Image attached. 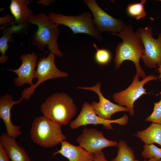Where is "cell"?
<instances>
[{
    "label": "cell",
    "instance_id": "1",
    "mask_svg": "<svg viewBox=\"0 0 161 161\" xmlns=\"http://www.w3.org/2000/svg\"><path fill=\"white\" fill-rule=\"evenodd\" d=\"M118 36L123 40L116 47L114 60L115 69H119L123 62L129 60L134 64L136 74L139 78H145L146 75L140 64V61L144 53L142 42L134 31L130 22L119 33H110Z\"/></svg>",
    "mask_w": 161,
    "mask_h": 161
},
{
    "label": "cell",
    "instance_id": "2",
    "mask_svg": "<svg viewBox=\"0 0 161 161\" xmlns=\"http://www.w3.org/2000/svg\"><path fill=\"white\" fill-rule=\"evenodd\" d=\"M43 116L61 126L66 125L77 112L72 98L65 92H57L46 99L40 106Z\"/></svg>",
    "mask_w": 161,
    "mask_h": 161
},
{
    "label": "cell",
    "instance_id": "3",
    "mask_svg": "<svg viewBox=\"0 0 161 161\" xmlns=\"http://www.w3.org/2000/svg\"><path fill=\"white\" fill-rule=\"evenodd\" d=\"M29 23L36 25L38 28L33 36V44L40 49L47 46L50 53L61 57L63 54L59 49L57 43L60 32L58 24L53 22L44 13L33 15Z\"/></svg>",
    "mask_w": 161,
    "mask_h": 161
},
{
    "label": "cell",
    "instance_id": "4",
    "mask_svg": "<svg viewBox=\"0 0 161 161\" xmlns=\"http://www.w3.org/2000/svg\"><path fill=\"white\" fill-rule=\"evenodd\" d=\"M61 126L44 116L37 117L32 124L30 138L35 143L41 147H52L66 139L62 132Z\"/></svg>",
    "mask_w": 161,
    "mask_h": 161
},
{
    "label": "cell",
    "instance_id": "5",
    "mask_svg": "<svg viewBox=\"0 0 161 161\" xmlns=\"http://www.w3.org/2000/svg\"><path fill=\"white\" fill-rule=\"evenodd\" d=\"M48 16L53 22L65 25L72 31L74 34L85 33L102 41L103 38L95 24L93 16L89 12H84L77 16H66L61 13L49 12Z\"/></svg>",
    "mask_w": 161,
    "mask_h": 161
},
{
    "label": "cell",
    "instance_id": "6",
    "mask_svg": "<svg viewBox=\"0 0 161 161\" xmlns=\"http://www.w3.org/2000/svg\"><path fill=\"white\" fill-rule=\"evenodd\" d=\"M55 56L50 52L46 57L44 56L38 60L34 75L37 80L33 86L24 88L20 98L22 100H29L37 87L44 82L55 78L68 77L67 73L59 70L57 67Z\"/></svg>",
    "mask_w": 161,
    "mask_h": 161
},
{
    "label": "cell",
    "instance_id": "7",
    "mask_svg": "<svg viewBox=\"0 0 161 161\" xmlns=\"http://www.w3.org/2000/svg\"><path fill=\"white\" fill-rule=\"evenodd\" d=\"M136 32L144 47V53L141 59L145 66L150 68L158 67L161 65V33L155 38L151 27H140Z\"/></svg>",
    "mask_w": 161,
    "mask_h": 161
},
{
    "label": "cell",
    "instance_id": "8",
    "mask_svg": "<svg viewBox=\"0 0 161 161\" xmlns=\"http://www.w3.org/2000/svg\"><path fill=\"white\" fill-rule=\"evenodd\" d=\"M139 78L136 74L131 84L127 88L114 93L112 96L114 100L118 105L126 106L129 114L132 116L134 114V103L142 95L147 94L144 85L149 81L157 80L158 78L154 75H149L140 81Z\"/></svg>",
    "mask_w": 161,
    "mask_h": 161
},
{
    "label": "cell",
    "instance_id": "9",
    "mask_svg": "<svg viewBox=\"0 0 161 161\" xmlns=\"http://www.w3.org/2000/svg\"><path fill=\"white\" fill-rule=\"evenodd\" d=\"M83 2L92 12L94 23L100 34L106 32L119 33L126 25L122 20L115 18L105 12L96 0H84Z\"/></svg>",
    "mask_w": 161,
    "mask_h": 161
},
{
    "label": "cell",
    "instance_id": "10",
    "mask_svg": "<svg viewBox=\"0 0 161 161\" xmlns=\"http://www.w3.org/2000/svg\"><path fill=\"white\" fill-rule=\"evenodd\" d=\"M128 121L129 117L127 114L116 119L110 120L103 119L95 114L91 104L85 101L78 115L75 120L70 122V126L72 129H75L88 124L95 125L101 124L105 129H113L111 123H116L124 125L127 124Z\"/></svg>",
    "mask_w": 161,
    "mask_h": 161
},
{
    "label": "cell",
    "instance_id": "11",
    "mask_svg": "<svg viewBox=\"0 0 161 161\" xmlns=\"http://www.w3.org/2000/svg\"><path fill=\"white\" fill-rule=\"evenodd\" d=\"M76 140L80 146L91 153L102 151L107 147L117 146L118 144L116 141L106 138L103 132L86 126L84 127L82 134Z\"/></svg>",
    "mask_w": 161,
    "mask_h": 161
},
{
    "label": "cell",
    "instance_id": "12",
    "mask_svg": "<svg viewBox=\"0 0 161 161\" xmlns=\"http://www.w3.org/2000/svg\"><path fill=\"white\" fill-rule=\"evenodd\" d=\"M101 83L98 82L91 87H78L77 88L92 91L98 95V102L93 101L91 105L95 114L100 118L105 120H111V117L115 113L120 112H128L126 107L116 104L105 98L101 92Z\"/></svg>",
    "mask_w": 161,
    "mask_h": 161
},
{
    "label": "cell",
    "instance_id": "13",
    "mask_svg": "<svg viewBox=\"0 0 161 161\" xmlns=\"http://www.w3.org/2000/svg\"><path fill=\"white\" fill-rule=\"evenodd\" d=\"M37 55L34 52L22 55L20 59L22 61L21 66L17 69H7V71L14 72L17 75L14 79L15 85L17 86H22L25 84L33 86L34 78L35 68L37 63Z\"/></svg>",
    "mask_w": 161,
    "mask_h": 161
},
{
    "label": "cell",
    "instance_id": "14",
    "mask_svg": "<svg viewBox=\"0 0 161 161\" xmlns=\"http://www.w3.org/2000/svg\"><path fill=\"white\" fill-rule=\"evenodd\" d=\"M13 99L12 96L8 94L0 97V118L5 125L7 134L16 139L21 134V132L20 127L15 125L11 121V110L14 105L20 103L23 100L20 98L14 101Z\"/></svg>",
    "mask_w": 161,
    "mask_h": 161
},
{
    "label": "cell",
    "instance_id": "15",
    "mask_svg": "<svg viewBox=\"0 0 161 161\" xmlns=\"http://www.w3.org/2000/svg\"><path fill=\"white\" fill-rule=\"evenodd\" d=\"M0 143L4 148L11 161H31L23 147L20 146L15 139L4 133L0 137Z\"/></svg>",
    "mask_w": 161,
    "mask_h": 161
},
{
    "label": "cell",
    "instance_id": "16",
    "mask_svg": "<svg viewBox=\"0 0 161 161\" xmlns=\"http://www.w3.org/2000/svg\"><path fill=\"white\" fill-rule=\"evenodd\" d=\"M32 1L29 0H11L10 9L15 18V24L25 27L29 23L30 19L34 15L32 10L28 7Z\"/></svg>",
    "mask_w": 161,
    "mask_h": 161
},
{
    "label": "cell",
    "instance_id": "17",
    "mask_svg": "<svg viewBox=\"0 0 161 161\" xmlns=\"http://www.w3.org/2000/svg\"><path fill=\"white\" fill-rule=\"evenodd\" d=\"M61 149L53 153V156L59 154L69 161H90L93 153L89 152L80 146H75L66 140L61 142Z\"/></svg>",
    "mask_w": 161,
    "mask_h": 161
},
{
    "label": "cell",
    "instance_id": "18",
    "mask_svg": "<svg viewBox=\"0 0 161 161\" xmlns=\"http://www.w3.org/2000/svg\"><path fill=\"white\" fill-rule=\"evenodd\" d=\"M134 135L140 138L145 144L157 143L161 146V124L152 123L145 129L137 131Z\"/></svg>",
    "mask_w": 161,
    "mask_h": 161
},
{
    "label": "cell",
    "instance_id": "19",
    "mask_svg": "<svg viewBox=\"0 0 161 161\" xmlns=\"http://www.w3.org/2000/svg\"><path fill=\"white\" fill-rule=\"evenodd\" d=\"M24 27L16 25L13 23L7 27L2 29L3 34L0 38V52L1 54L0 57V63H4L9 58V57L6 55L5 52L9 47V41H13L12 35L20 32Z\"/></svg>",
    "mask_w": 161,
    "mask_h": 161
},
{
    "label": "cell",
    "instance_id": "20",
    "mask_svg": "<svg viewBox=\"0 0 161 161\" xmlns=\"http://www.w3.org/2000/svg\"><path fill=\"white\" fill-rule=\"evenodd\" d=\"M118 151L117 156L110 161H134V151L125 141L121 140L118 143Z\"/></svg>",
    "mask_w": 161,
    "mask_h": 161
},
{
    "label": "cell",
    "instance_id": "21",
    "mask_svg": "<svg viewBox=\"0 0 161 161\" xmlns=\"http://www.w3.org/2000/svg\"><path fill=\"white\" fill-rule=\"evenodd\" d=\"M146 0H142L140 3L134 2L129 4L126 7V12L129 16L136 20L145 18L147 13L145 10Z\"/></svg>",
    "mask_w": 161,
    "mask_h": 161
},
{
    "label": "cell",
    "instance_id": "22",
    "mask_svg": "<svg viewBox=\"0 0 161 161\" xmlns=\"http://www.w3.org/2000/svg\"><path fill=\"white\" fill-rule=\"evenodd\" d=\"M143 148L141 154L144 159L154 158L161 159V148L157 147L153 144H145Z\"/></svg>",
    "mask_w": 161,
    "mask_h": 161
},
{
    "label": "cell",
    "instance_id": "23",
    "mask_svg": "<svg viewBox=\"0 0 161 161\" xmlns=\"http://www.w3.org/2000/svg\"><path fill=\"white\" fill-rule=\"evenodd\" d=\"M93 45L96 50L95 55L96 62L100 65H105L108 63L111 57L110 52L106 49H98L95 43Z\"/></svg>",
    "mask_w": 161,
    "mask_h": 161
},
{
    "label": "cell",
    "instance_id": "24",
    "mask_svg": "<svg viewBox=\"0 0 161 161\" xmlns=\"http://www.w3.org/2000/svg\"><path fill=\"white\" fill-rule=\"evenodd\" d=\"M160 99L158 102L154 103L153 111L145 119L146 121L161 124V92L159 93Z\"/></svg>",
    "mask_w": 161,
    "mask_h": 161
},
{
    "label": "cell",
    "instance_id": "25",
    "mask_svg": "<svg viewBox=\"0 0 161 161\" xmlns=\"http://www.w3.org/2000/svg\"><path fill=\"white\" fill-rule=\"evenodd\" d=\"M15 21L14 16L10 13L6 14L4 16L0 17V25L2 26L0 28L1 30H2L8 25L10 26L13 24Z\"/></svg>",
    "mask_w": 161,
    "mask_h": 161
},
{
    "label": "cell",
    "instance_id": "26",
    "mask_svg": "<svg viewBox=\"0 0 161 161\" xmlns=\"http://www.w3.org/2000/svg\"><path fill=\"white\" fill-rule=\"evenodd\" d=\"M90 161H108L102 151L93 153L92 159Z\"/></svg>",
    "mask_w": 161,
    "mask_h": 161
},
{
    "label": "cell",
    "instance_id": "27",
    "mask_svg": "<svg viewBox=\"0 0 161 161\" xmlns=\"http://www.w3.org/2000/svg\"><path fill=\"white\" fill-rule=\"evenodd\" d=\"M9 159L4 148L0 143V161H10Z\"/></svg>",
    "mask_w": 161,
    "mask_h": 161
},
{
    "label": "cell",
    "instance_id": "28",
    "mask_svg": "<svg viewBox=\"0 0 161 161\" xmlns=\"http://www.w3.org/2000/svg\"><path fill=\"white\" fill-rule=\"evenodd\" d=\"M54 0H39L37 1L38 4H41L43 6H48L54 2Z\"/></svg>",
    "mask_w": 161,
    "mask_h": 161
},
{
    "label": "cell",
    "instance_id": "29",
    "mask_svg": "<svg viewBox=\"0 0 161 161\" xmlns=\"http://www.w3.org/2000/svg\"><path fill=\"white\" fill-rule=\"evenodd\" d=\"M156 71L159 73L158 78L159 80L161 81V65L158 67V68L156 70Z\"/></svg>",
    "mask_w": 161,
    "mask_h": 161
},
{
    "label": "cell",
    "instance_id": "30",
    "mask_svg": "<svg viewBox=\"0 0 161 161\" xmlns=\"http://www.w3.org/2000/svg\"><path fill=\"white\" fill-rule=\"evenodd\" d=\"M144 161H161V159H157L154 158H150L148 160H144Z\"/></svg>",
    "mask_w": 161,
    "mask_h": 161
},
{
    "label": "cell",
    "instance_id": "31",
    "mask_svg": "<svg viewBox=\"0 0 161 161\" xmlns=\"http://www.w3.org/2000/svg\"><path fill=\"white\" fill-rule=\"evenodd\" d=\"M134 161H140L138 160H135Z\"/></svg>",
    "mask_w": 161,
    "mask_h": 161
},
{
    "label": "cell",
    "instance_id": "32",
    "mask_svg": "<svg viewBox=\"0 0 161 161\" xmlns=\"http://www.w3.org/2000/svg\"><path fill=\"white\" fill-rule=\"evenodd\" d=\"M158 1H161V0H158Z\"/></svg>",
    "mask_w": 161,
    "mask_h": 161
},
{
    "label": "cell",
    "instance_id": "33",
    "mask_svg": "<svg viewBox=\"0 0 161 161\" xmlns=\"http://www.w3.org/2000/svg\"><path fill=\"white\" fill-rule=\"evenodd\" d=\"M33 161L32 160V161Z\"/></svg>",
    "mask_w": 161,
    "mask_h": 161
}]
</instances>
